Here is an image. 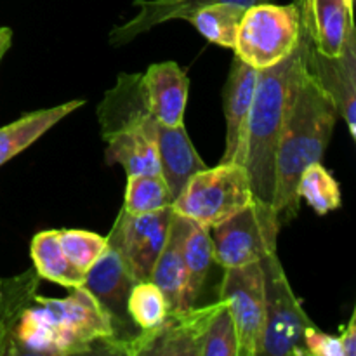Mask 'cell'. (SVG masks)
<instances>
[{"label":"cell","mask_w":356,"mask_h":356,"mask_svg":"<svg viewBox=\"0 0 356 356\" xmlns=\"http://www.w3.org/2000/svg\"><path fill=\"white\" fill-rule=\"evenodd\" d=\"M299 9V38L291 54L270 68L257 70L252 106L243 131L236 162L245 167L254 198L271 204L275 188V159L292 103L308 68L313 44L309 0H294Z\"/></svg>","instance_id":"obj_1"},{"label":"cell","mask_w":356,"mask_h":356,"mask_svg":"<svg viewBox=\"0 0 356 356\" xmlns=\"http://www.w3.org/2000/svg\"><path fill=\"white\" fill-rule=\"evenodd\" d=\"M337 108L318 80L306 68L298 96L292 103L275 159V188L271 207L278 222L292 221L299 212L298 181L302 170L318 163L336 125Z\"/></svg>","instance_id":"obj_2"},{"label":"cell","mask_w":356,"mask_h":356,"mask_svg":"<svg viewBox=\"0 0 356 356\" xmlns=\"http://www.w3.org/2000/svg\"><path fill=\"white\" fill-rule=\"evenodd\" d=\"M111 336L110 318L83 287L63 299L37 294L14 327L10 355H86Z\"/></svg>","instance_id":"obj_3"},{"label":"cell","mask_w":356,"mask_h":356,"mask_svg":"<svg viewBox=\"0 0 356 356\" xmlns=\"http://www.w3.org/2000/svg\"><path fill=\"white\" fill-rule=\"evenodd\" d=\"M104 159L120 163L127 176L160 174L155 145L156 120L146 104L141 75H120L117 86L104 94L97 108Z\"/></svg>","instance_id":"obj_4"},{"label":"cell","mask_w":356,"mask_h":356,"mask_svg":"<svg viewBox=\"0 0 356 356\" xmlns=\"http://www.w3.org/2000/svg\"><path fill=\"white\" fill-rule=\"evenodd\" d=\"M252 200L245 167L240 162H221L195 174L172 202V209L176 214L211 229Z\"/></svg>","instance_id":"obj_5"},{"label":"cell","mask_w":356,"mask_h":356,"mask_svg":"<svg viewBox=\"0 0 356 356\" xmlns=\"http://www.w3.org/2000/svg\"><path fill=\"white\" fill-rule=\"evenodd\" d=\"M264 277V329L261 355L306 356L305 330L315 325L292 291L277 252L261 261Z\"/></svg>","instance_id":"obj_6"},{"label":"cell","mask_w":356,"mask_h":356,"mask_svg":"<svg viewBox=\"0 0 356 356\" xmlns=\"http://www.w3.org/2000/svg\"><path fill=\"white\" fill-rule=\"evenodd\" d=\"M298 3L275 6L270 2L247 7L236 31V58L256 70L270 68L291 54L299 38Z\"/></svg>","instance_id":"obj_7"},{"label":"cell","mask_w":356,"mask_h":356,"mask_svg":"<svg viewBox=\"0 0 356 356\" xmlns=\"http://www.w3.org/2000/svg\"><path fill=\"white\" fill-rule=\"evenodd\" d=\"M278 229L280 222L271 204L254 198L232 218L209 229L214 263L225 270L261 263L268 254L277 252Z\"/></svg>","instance_id":"obj_8"},{"label":"cell","mask_w":356,"mask_h":356,"mask_svg":"<svg viewBox=\"0 0 356 356\" xmlns=\"http://www.w3.org/2000/svg\"><path fill=\"white\" fill-rule=\"evenodd\" d=\"M225 306V301L207 306H190L179 312H169L160 325L149 330H139L125 343L110 350L111 355H153V356H202V343L214 316Z\"/></svg>","instance_id":"obj_9"},{"label":"cell","mask_w":356,"mask_h":356,"mask_svg":"<svg viewBox=\"0 0 356 356\" xmlns=\"http://www.w3.org/2000/svg\"><path fill=\"white\" fill-rule=\"evenodd\" d=\"M134 275L131 273L129 266L118 250L106 245L104 252L97 257L96 263L86 271V280L82 287L99 302L103 312L110 318L113 336L110 339L99 341L101 351L110 353V350L117 344L125 343L131 339L136 332L134 322L131 320L127 312L129 294H131L132 285L136 284Z\"/></svg>","instance_id":"obj_10"},{"label":"cell","mask_w":356,"mask_h":356,"mask_svg":"<svg viewBox=\"0 0 356 356\" xmlns=\"http://www.w3.org/2000/svg\"><path fill=\"white\" fill-rule=\"evenodd\" d=\"M219 299L228 305L238 337V356H259L264 329V277L261 263L226 268Z\"/></svg>","instance_id":"obj_11"},{"label":"cell","mask_w":356,"mask_h":356,"mask_svg":"<svg viewBox=\"0 0 356 356\" xmlns=\"http://www.w3.org/2000/svg\"><path fill=\"white\" fill-rule=\"evenodd\" d=\"M172 216V205L146 214H129L124 209L118 212L106 240L118 250L138 282L152 278L156 257L169 235Z\"/></svg>","instance_id":"obj_12"},{"label":"cell","mask_w":356,"mask_h":356,"mask_svg":"<svg viewBox=\"0 0 356 356\" xmlns=\"http://www.w3.org/2000/svg\"><path fill=\"white\" fill-rule=\"evenodd\" d=\"M308 70L322 89L334 101L339 117L346 122L350 134L356 138V37L350 31L339 56H325L315 49L309 51Z\"/></svg>","instance_id":"obj_13"},{"label":"cell","mask_w":356,"mask_h":356,"mask_svg":"<svg viewBox=\"0 0 356 356\" xmlns=\"http://www.w3.org/2000/svg\"><path fill=\"white\" fill-rule=\"evenodd\" d=\"M146 104L156 122L163 125H181L188 101L186 72L177 63H156L141 75Z\"/></svg>","instance_id":"obj_14"},{"label":"cell","mask_w":356,"mask_h":356,"mask_svg":"<svg viewBox=\"0 0 356 356\" xmlns=\"http://www.w3.org/2000/svg\"><path fill=\"white\" fill-rule=\"evenodd\" d=\"M156 155L160 163V176L167 183L172 202L184 190L188 181L204 170L205 162L188 138L184 124L163 125L156 122L155 127Z\"/></svg>","instance_id":"obj_15"},{"label":"cell","mask_w":356,"mask_h":356,"mask_svg":"<svg viewBox=\"0 0 356 356\" xmlns=\"http://www.w3.org/2000/svg\"><path fill=\"white\" fill-rule=\"evenodd\" d=\"M256 82L257 70L235 56L222 90V106L226 117V148L221 159L222 163L236 162L238 159L243 131L252 106Z\"/></svg>","instance_id":"obj_16"},{"label":"cell","mask_w":356,"mask_h":356,"mask_svg":"<svg viewBox=\"0 0 356 356\" xmlns=\"http://www.w3.org/2000/svg\"><path fill=\"white\" fill-rule=\"evenodd\" d=\"M188 219L174 212L163 249L153 266L149 280L162 291L169 312L190 308L186 294V268L183 259V238ZM195 306V305H193Z\"/></svg>","instance_id":"obj_17"},{"label":"cell","mask_w":356,"mask_h":356,"mask_svg":"<svg viewBox=\"0 0 356 356\" xmlns=\"http://www.w3.org/2000/svg\"><path fill=\"white\" fill-rule=\"evenodd\" d=\"M268 2V0H136L134 6L139 7V13L122 26L110 31V42L115 45L127 44L134 40L138 35L160 23L170 19H186L198 9L216 3H233V6L250 7L254 3Z\"/></svg>","instance_id":"obj_18"},{"label":"cell","mask_w":356,"mask_h":356,"mask_svg":"<svg viewBox=\"0 0 356 356\" xmlns=\"http://www.w3.org/2000/svg\"><path fill=\"white\" fill-rule=\"evenodd\" d=\"M80 106H83V101H70V103L45 108V110L31 111L0 127V165L14 159L17 153L24 152L49 129L54 127L59 120H63L66 115Z\"/></svg>","instance_id":"obj_19"},{"label":"cell","mask_w":356,"mask_h":356,"mask_svg":"<svg viewBox=\"0 0 356 356\" xmlns=\"http://www.w3.org/2000/svg\"><path fill=\"white\" fill-rule=\"evenodd\" d=\"M313 44L325 56H339L353 30V7L346 0H309Z\"/></svg>","instance_id":"obj_20"},{"label":"cell","mask_w":356,"mask_h":356,"mask_svg":"<svg viewBox=\"0 0 356 356\" xmlns=\"http://www.w3.org/2000/svg\"><path fill=\"white\" fill-rule=\"evenodd\" d=\"M38 284L40 277L35 270L14 277H0V356L10 355L14 327L37 298Z\"/></svg>","instance_id":"obj_21"},{"label":"cell","mask_w":356,"mask_h":356,"mask_svg":"<svg viewBox=\"0 0 356 356\" xmlns=\"http://www.w3.org/2000/svg\"><path fill=\"white\" fill-rule=\"evenodd\" d=\"M31 259H33V270L40 278L59 284L68 291L83 285L86 271L79 270L63 252L58 229H47L33 236Z\"/></svg>","instance_id":"obj_22"},{"label":"cell","mask_w":356,"mask_h":356,"mask_svg":"<svg viewBox=\"0 0 356 356\" xmlns=\"http://www.w3.org/2000/svg\"><path fill=\"white\" fill-rule=\"evenodd\" d=\"M183 259L186 268L188 301L193 306L200 292L204 291L207 275L214 264V249L209 228H204L190 219L183 238Z\"/></svg>","instance_id":"obj_23"},{"label":"cell","mask_w":356,"mask_h":356,"mask_svg":"<svg viewBox=\"0 0 356 356\" xmlns=\"http://www.w3.org/2000/svg\"><path fill=\"white\" fill-rule=\"evenodd\" d=\"M247 7L233 6V3H216L198 9L188 17L191 24L212 44L221 47L233 49L236 40L240 19Z\"/></svg>","instance_id":"obj_24"},{"label":"cell","mask_w":356,"mask_h":356,"mask_svg":"<svg viewBox=\"0 0 356 356\" xmlns=\"http://www.w3.org/2000/svg\"><path fill=\"white\" fill-rule=\"evenodd\" d=\"M298 197L320 216L341 207L339 184L320 162L312 163L302 170L298 181Z\"/></svg>","instance_id":"obj_25"},{"label":"cell","mask_w":356,"mask_h":356,"mask_svg":"<svg viewBox=\"0 0 356 356\" xmlns=\"http://www.w3.org/2000/svg\"><path fill=\"white\" fill-rule=\"evenodd\" d=\"M172 205L167 183L160 174L127 176L124 211L129 214H146Z\"/></svg>","instance_id":"obj_26"},{"label":"cell","mask_w":356,"mask_h":356,"mask_svg":"<svg viewBox=\"0 0 356 356\" xmlns=\"http://www.w3.org/2000/svg\"><path fill=\"white\" fill-rule=\"evenodd\" d=\"M127 312L139 330H149L162 323L169 313V308L162 291L152 280H145L132 285Z\"/></svg>","instance_id":"obj_27"},{"label":"cell","mask_w":356,"mask_h":356,"mask_svg":"<svg viewBox=\"0 0 356 356\" xmlns=\"http://www.w3.org/2000/svg\"><path fill=\"white\" fill-rule=\"evenodd\" d=\"M63 252L79 270L87 271L108 245L106 236L86 229H58Z\"/></svg>","instance_id":"obj_28"},{"label":"cell","mask_w":356,"mask_h":356,"mask_svg":"<svg viewBox=\"0 0 356 356\" xmlns=\"http://www.w3.org/2000/svg\"><path fill=\"white\" fill-rule=\"evenodd\" d=\"M202 356H238V337L226 302L205 332Z\"/></svg>","instance_id":"obj_29"},{"label":"cell","mask_w":356,"mask_h":356,"mask_svg":"<svg viewBox=\"0 0 356 356\" xmlns=\"http://www.w3.org/2000/svg\"><path fill=\"white\" fill-rule=\"evenodd\" d=\"M305 346L313 356H344L339 337L329 336L316 329V325L305 330Z\"/></svg>","instance_id":"obj_30"},{"label":"cell","mask_w":356,"mask_h":356,"mask_svg":"<svg viewBox=\"0 0 356 356\" xmlns=\"http://www.w3.org/2000/svg\"><path fill=\"white\" fill-rule=\"evenodd\" d=\"M341 344H343V353L344 356H355L356 355V313L348 322L346 329L339 336Z\"/></svg>","instance_id":"obj_31"},{"label":"cell","mask_w":356,"mask_h":356,"mask_svg":"<svg viewBox=\"0 0 356 356\" xmlns=\"http://www.w3.org/2000/svg\"><path fill=\"white\" fill-rule=\"evenodd\" d=\"M10 42H13V31L9 28H0V61H2L3 54L9 51Z\"/></svg>","instance_id":"obj_32"},{"label":"cell","mask_w":356,"mask_h":356,"mask_svg":"<svg viewBox=\"0 0 356 356\" xmlns=\"http://www.w3.org/2000/svg\"><path fill=\"white\" fill-rule=\"evenodd\" d=\"M346 2H348V6L353 7V0H346Z\"/></svg>","instance_id":"obj_33"}]
</instances>
